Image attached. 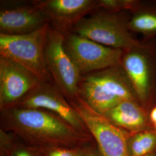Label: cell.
<instances>
[{
  "label": "cell",
  "mask_w": 156,
  "mask_h": 156,
  "mask_svg": "<svg viewBox=\"0 0 156 156\" xmlns=\"http://www.w3.org/2000/svg\"><path fill=\"white\" fill-rule=\"evenodd\" d=\"M129 15L128 28L132 33L142 35L143 41L156 37V0L140 1L138 8Z\"/></svg>",
  "instance_id": "cell-14"
},
{
  "label": "cell",
  "mask_w": 156,
  "mask_h": 156,
  "mask_svg": "<svg viewBox=\"0 0 156 156\" xmlns=\"http://www.w3.org/2000/svg\"><path fill=\"white\" fill-rule=\"evenodd\" d=\"M15 106L51 112L78 131L90 135L83 120L53 83H41Z\"/></svg>",
  "instance_id": "cell-9"
},
{
  "label": "cell",
  "mask_w": 156,
  "mask_h": 156,
  "mask_svg": "<svg viewBox=\"0 0 156 156\" xmlns=\"http://www.w3.org/2000/svg\"><path fill=\"white\" fill-rule=\"evenodd\" d=\"M125 12L97 9L79 22L71 33L107 47L128 51L140 41L128 28L129 16Z\"/></svg>",
  "instance_id": "cell-3"
},
{
  "label": "cell",
  "mask_w": 156,
  "mask_h": 156,
  "mask_svg": "<svg viewBox=\"0 0 156 156\" xmlns=\"http://www.w3.org/2000/svg\"><path fill=\"white\" fill-rule=\"evenodd\" d=\"M149 114L138 101L128 100L113 106L102 115L119 128L134 134L153 129Z\"/></svg>",
  "instance_id": "cell-13"
},
{
  "label": "cell",
  "mask_w": 156,
  "mask_h": 156,
  "mask_svg": "<svg viewBox=\"0 0 156 156\" xmlns=\"http://www.w3.org/2000/svg\"><path fill=\"white\" fill-rule=\"evenodd\" d=\"M49 23L31 33L9 35L0 34V56L13 60L39 79L41 83H53L46 61L45 47Z\"/></svg>",
  "instance_id": "cell-5"
},
{
  "label": "cell",
  "mask_w": 156,
  "mask_h": 156,
  "mask_svg": "<svg viewBox=\"0 0 156 156\" xmlns=\"http://www.w3.org/2000/svg\"><path fill=\"white\" fill-rule=\"evenodd\" d=\"M69 102L94 138L101 156H129L127 142L131 134L95 111L80 96Z\"/></svg>",
  "instance_id": "cell-6"
},
{
  "label": "cell",
  "mask_w": 156,
  "mask_h": 156,
  "mask_svg": "<svg viewBox=\"0 0 156 156\" xmlns=\"http://www.w3.org/2000/svg\"><path fill=\"white\" fill-rule=\"evenodd\" d=\"M140 2V0H98V9L131 13L138 8Z\"/></svg>",
  "instance_id": "cell-16"
},
{
  "label": "cell",
  "mask_w": 156,
  "mask_h": 156,
  "mask_svg": "<svg viewBox=\"0 0 156 156\" xmlns=\"http://www.w3.org/2000/svg\"><path fill=\"white\" fill-rule=\"evenodd\" d=\"M2 4L0 11V34H27L49 23L43 12L33 2L31 4L17 1L3 2Z\"/></svg>",
  "instance_id": "cell-12"
},
{
  "label": "cell",
  "mask_w": 156,
  "mask_h": 156,
  "mask_svg": "<svg viewBox=\"0 0 156 156\" xmlns=\"http://www.w3.org/2000/svg\"><path fill=\"white\" fill-rule=\"evenodd\" d=\"M121 66L134 90L137 100L147 111L156 106V42L140 41L124 51Z\"/></svg>",
  "instance_id": "cell-4"
},
{
  "label": "cell",
  "mask_w": 156,
  "mask_h": 156,
  "mask_svg": "<svg viewBox=\"0 0 156 156\" xmlns=\"http://www.w3.org/2000/svg\"><path fill=\"white\" fill-rule=\"evenodd\" d=\"M82 156H100L95 151H93L91 149H83V155Z\"/></svg>",
  "instance_id": "cell-19"
},
{
  "label": "cell",
  "mask_w": 156,
  "mask_h": 156,
  "mask_svg": "<svg viewBox=\"0 0 156 156\" xmlns=\"http://www.w3.org/2000/svg\"><path fill=\"white\" fill-rule=\"evenodd\" d=\"M145 156H156V150L154 151H153V152H151V153L146 155Z\"/></svg>",
  "instance_id": "cell-20"
},
{
  "label": "cell",
  "mask_w": 156,
  "mask_h": 156,
  "mask_svg": "<svg viewBox=\"0 0 156 156\" xmlns=\"http://www.w3.org/2000/svg\"><path fill=\"white\" fill-rule=\"evenodd\" d=\"M41 83L27 68L0 56V109L16 105Z\"/></svg>",
  "instance_id": "cell-10"
},
{
  "label": "cell",
  "mask_w": 156,
  "mask_h": 156,
  "mask_svg": "<svg viewBox=\"0 0 156 156\" xmlns=\"http://www.w3.org/2000/svg\"><path fill=\"white\" fill-rule=\"evenodd\" d=\"M64 35L51 27L45 47L46 64L53 83L67 100L80 96L79 83L82 75L64 47Z\"/></svg>",
  "instance_id": "cell-7"
},
{
  "label": "cell",
  "mask_w": 156,
  "mask_h": 156,
  "mask_svg": "<svg viewBox=\"0 0 156 156\" xmlns=\"http://www.w3.org/2000/svg\"><path fill=\"white\" fill-rule=\"evenodd\" d=\"M40 156H82L83 149L81 147H30Z\"/></svg>",
  "instance_id": "cell-17"
},
{
  "label": "cell",
  "mask_w": 156,
  "mask_h": 156,
  "mask_svg": "<svg viewBox=\"0 0 156 156\" xmlns=\"http://www.w3.org/2000/svg\"><path fill=\"white\" fill-rule=\"evenodd\" d=\"M64 47L82 75L120 65L124 53L73 33L64 35Z\"/></svg>",
  "instance_id": "cell-8"
},
{
  "label": "cell",
  "mask_w": 156,
  "mask_h": 156,
  "mask_svg": "<svg viewBox=\"0 0 156 156\" xmlns=\"http://www.w3.org/2000/svg\"><path fill=\"white\" fill-rule=\"evenodd\" d=\"M79 94L101 115L123 101L138 100L121 65L82 75Z\"/></svg>",
  "instance_id": "cell-2"
},
{
  "label": "cell",
  "mask_w": 156,
  "mask_h": 156,
  "mask_svg": "<svg viewBox=\"0 0 156 156\" xmlns=\"http://www.w3.org/2000/svg\"><path fill=\"white\" fill-rule=\"evenodd\" d=\"M0 111L1 128L19 137L30 147H80L92 136L45 109L13 106Z\"/></svg>",
  "instance_id": "cell-1"
},
{
  "label": "cell",
  "mask_w": 156,
  "mask_h": 156,
  "mask_svg": "<svg viewBox=\"0 0 156 156\" xmlns=\"http://www.w3.org/2000/svg\"><path fill=\"white\" fill-rule=\"evenodd\" d=\"M10 156H34L33 151L30 148L26 149V148H17L13 150Z\"/></svg>",
  "instance_id": "cell-18"
},
{
  "label": "cell",
  "mask_w": 156,
  "mask_h": 156,
  "mask_svg": "<svg viewBox=\"0 0 156 156\" xmlns=\"http://www.w3.org/2000/svg\"><path fill=\"white\" fill-rule=\"evenodd\" d=\"M127 145L129 156H145L156 150V131L152 129L131 134Z\"/></svg>",
  "instance_id": "cell-15"
},
{
  "label": "cell",
  "mask_w": 156,
  "mask_h": 156,
  "mask_svg": "<svg viewBox=\"0 0 156 156\" xmlns=\"http://www.w3.org/2000/svg\"><path fill=\"white\" fill-rule=\"evenodd\" d=\"M48 18L50 27L65 35L79 22L98 9L96 0H35L32 1Z\"/></svg>",
  "instance_id": "cell-11"
}]
</instances>
